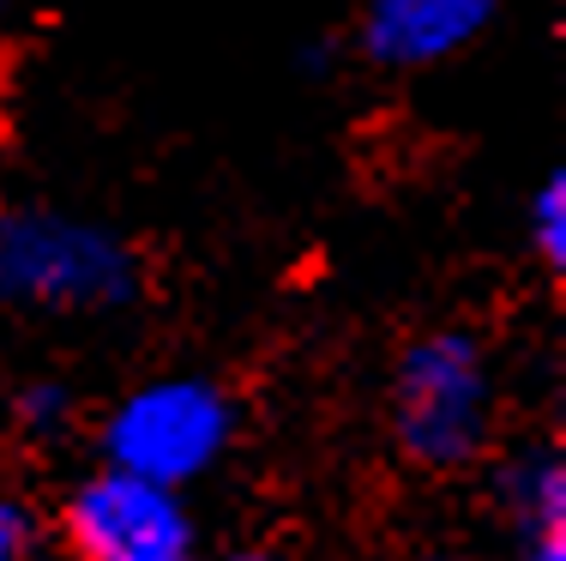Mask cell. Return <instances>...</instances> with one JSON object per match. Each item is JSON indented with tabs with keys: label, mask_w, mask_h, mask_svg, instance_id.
I'll list each match as a JSON object with an SVG mask.
<instances>
[{
	"label": "cell",
	"mask_w": 566,
	"mask_h": 561,
	"mask_svg": "<svg viewBox=\"0 0 566 561\" xmlns=\"http://www.w3.org/2000/svg\"><path fill=\"white\" fill-rule=\"evenodd\" d=\"M139 297V260L109 224L49 206L0 211V302L24 314H109Z\"/></svg>",
	"instance_id": "6da1fadb"
},
{
	"label": "cell",
	"mask_w": 566,
	"mask_h": 561,
	"mask_svg": "<svg viewBox=\"0 0 566 561\" xmlns=\"http://www.w3.org/2000/svg\"><path fill=\"white\" fill-rule=\"evenodd\" d=\"M398 447L428 471H458L489 447L494 368L470 332H428L403 351L392 381Z\"/></svg>",
	"instance_id": "7a4b0ae2"
},
{
	"label": "cell",
	"mask_w": 566,
	"mask_h": 561,
	"mask_svg": "<svg viewBox=\"0 0 566 561\" xmlns=\"http://www.w3.org/2000/svg\"><path fill=\"white\" fill-rule=\"evenodd\" d=\"M229 435H235V411H229L223 386L199 381V374H164V381L133 386L109 411L103 453L115 471L187 489L223 459Z\"/></svg>",
	"instance_id": "3957f363"
},
{
	"label": "cell",
	"mask_w": 566,
	"mask_h": 561,
	"mask_svg": "<svg viewBox=\"0 0 566 561\" xmlns=\"http://www.w3.org/2000/svg\"><path fill=\"white\" fill-rule=\"evenodd\" d=\"M73 561H193V513L181 489L133 471H97L66 501Z\"/></svg>",
	"instance_id": "277c9868"
},
{
	"label": "cell",
	"mask_w": 566,
	"mask_h": 561,
	"mask_svg": "<svg viewBox=\"0 0 566 561\" xmlns=\"http://www.w3.org/2000/svg\"><path fill=\"white\" fill-rule=\"evenodd\" d=\"M501 0H368L361 12V49L380 66H440L464 55L494 24Z\"/></svg>",
	"instance_id": "5b68a950"
},
{
	"label": "cell",
	"mask_w": 566,
	"mask_h": 561,
	"mask_svg": "<svg viewBox=\"0 0 566 561\" xmlns=\"http://www.w3.org/2000/svg\"><path fill=\"white\" fill-rule=\"evenodd\" d=\"M501 496H506V513L518 519L531 538H560L566 531V465L560 453H524V459L506 465L501 477Z\"/></svg>",
	"instance_id": "8992f818"
},
{
	"label": "cell",
	"mask_w": 566,
	"mask_h": 561,
	"mask_svg": "<svg viewBox=\"0 0 566 561\" xmlns=\"http://www.w3.org/2000/svg\"><path fill=\"white\" fill-rule=\"evenodd\" d=\"M531 242H536V253H543L555 272L566 266V176L560 169L531 194Z\"/></svg>",
	"instance_id": "52a82bcc"
},
{
	"label": "cell",
	"mask_w": 566,
	"mask_h": 561,
	"mask_svg": "<svg viewBox=\"0 0 566 561\" xmlns=\"http://www.w3.org/2000/svg\"><path fill=\"white\" fill-rule=\"evenodd\" d=\"M19 417L31 435H55V429H66V417H73V393H66L61 381H36V386H24Z\"/></svg>",
	"instance_id": "ba28073f"
},
{
	"label": "cell",
	"mask_w": 566,
	"mask_h": 561,
	"mask_svg": "<svg viewBox=\"0 0 566 561\" xmlns=\"http://www.w3.org/2000/svg\"><path fill=\"white\" fill-rule=\"evenodd\" d=\"M24 543H31V519L0 489V561H24Z\"/></svg>",
	"instance_id": "9c48e42d"
},
{
	"label": "cell",
	"mask_w": 566,
	"mask_h": 561,
	"mask_svg": "<svg viewBox=\"0 0 566 561\" xmlns=\"http://www.w3.org/2000/svg\"><path fill=\"white\" fill-rule=\"evenodd\" d=\"M518 561H566V543L560 538H531Z\"/></svg>",
	"instance_id": "30bf717a"
},
{
	"label": "cell",
	"mask_w": 566,
	"mask_h": 561,
	"mask_svg": "<svg viewBox=\"0 0 566 561\" xmlns=\"http://www.w3.org/2000/svg\"><path fill=\"white\" fill-rule=\"evenodd\" d=\"M241 561H272V555H241Z\"/></svg>",
	"instance_id": "8fae6325"
},
{
	"label": "cell",
	"mask_w": 566,
	"mask_h": 561,
	"mask_svg": "<svg viewBox=\"0 0 566 561\" xmlns=\"http://www.w3.org/2000/svg\"><path fill=\"white\" fill-rule=\"evenodd\" d=\"M434 561H452V555H434Z\"/></svg>",
	"instance_id": "7c38bea8"
},
{
	"label": "cell",
	"mask_w": 566,
	"mask_h": 561,
	"mask_svg": "<svg viewBox=\"0 0 566 561\" xmlns=\"http://www.w3.org/2000/svg\"><path fill=\"white\" fill-rule=\"evenodd\" d=\"M0 12H7V0H0Z\"/></svg>",
	"instance_id": "4fadbf2b"
}]
</instances>
